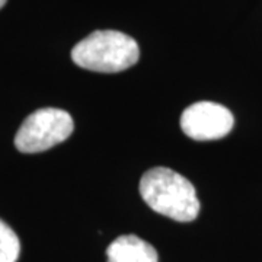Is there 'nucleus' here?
Returning a JSON list of instances; mask_svg holds the SVG:
<instances>
[{
	"label": "nucleus",
	"instance_id": "3",
	"mask_svg": "<svg viewBox=\"0 0 262 262\" xmlns=\"http://www.w3.org/2000/svg\"><path fill=\"white\" fill-rule=\"evenodd\" d=\"M75 124L69 113L42 108L27 117L15 136V146L22 153H39L69 139Z\"/></svg>",
	"mask_w": 262,
	"mask_h": 262
},
{
	"label": "nucleus",
	"instance_id": "7",
	"mask_svg": "<svg viewBox=\"0 0 262 262\" xmlns=\"http://www.w3.org/2000/svg\"><path fill=\"white\" fill-rule=\"evenodd\" d=\"M6 2H8V0H0V9L6 5Z\"/></svg>",
	"mask_w": 262,
	"mask_h": 262
},
{
	"label": "nucleus",
	"instance_id": "5",
	"mask_svg": "<svg viewBox=\"0 0 262 262\" xmlns=\"http://www.w3.org/2000/svg\"><path fill=\"white\" fill-rule=\"evenodd\" d=\"M108 262H159L156 249L136 234H122L106 249Z\"/></svg>",
	"mask_w": 262,
	"mask_h": 262
},
{
	"label": "nucleus",
	"instance_id": "6",
	"mask_svg": "<svg viewBox=\"0 0 262 262\" xmlns=\"http://www.w3.org/2000/svg\"><path fill=\"white\" fill-rule=\"evenodd\" d=\"M20 253V242L16 233L0 220V262H16Z\"/></svg>",
	"mask_w": 262,
	"mask_h": 262
},
{
	"label": "nucleus",
	"instance_id": "4",
	"mask_svg": "<svg viewBox=\"0 0 262 262\" xmlns=\"http://www.w3.org/2000/svg\"><path fill=\"white\" fill-rule=\"evenodd\" d=\"M234 118L226 106L215 102H195L181 115V128L189 139L196 141L219 140L233 128Z\"/></svg>",
	"mask_w": 262,
	"mask_h": 262
},
{
	"label": "nucleus",
	"instance_id": "2",
	"mask_svg": "<svg viewBox=\"0 0 262 262\" xmlns=\"http://www.w3.org/2000/svg\"><path fill=\"white\" fill-rule=\"evenodd\" d=\"M139 58L140 48L137 41L120 31H95L72 50L75 64L98 73L127 70Z\"/></svg>",
	"mask_w": 262,
	"mask_h": 262
},
{
	"label": "nucleus",
	"instance_id": "1",
	"mask_svg": "<svg viewBox=\"0 0 262 262\" xmlns=\"http://www.w3.org/2000/svg\"><path fill=\"white\" fill-rule=\"evenodd\" d=\"M140 195L156 213L188 223L200 213L195 188L185 177L169 168H153L140 181Z\"/></svg>",
	"mask_w": 262,
	"mask_h": 262
}]
</instances>
